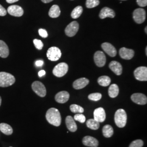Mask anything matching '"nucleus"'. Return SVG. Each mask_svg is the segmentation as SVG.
I'll list each match as a JSON object with an SVG mask.
<instances>
[{
    "label": "nucleus",
    "instance_id": "nucleus-27",
    "mask_svg": "<svg viewBox=\"0 0 147 147\" xmlns=\"http://www.w3.org/2000/svg\"><path fill=\"white\" fill-rule=\"evenodd\" d=\"M87 126L92 130H97L100 127V124L98 121H95L94 119H90L87 121Z\"/></svg>",
    "mask_w": 147,
    "mask_h": 147
},
{
    "label": "nucleus",
    "instance_id": "nucleus-34",
    "mask_svg": "<svg viewBox=\"0 0 147 147\" xmlns=\"http://www.w3.org/2000/svg\"><path fill=\"white\" fill-rule=\"evenodd\" d=\"M143 144V141L141 140H136L132 142L129 147H142Z\"/></svg>",
    "mask_w": 147,
    "mask_h": 147
},
{
    "label": "nucleus",
    "instance_id": "nucleus-43",
    "mask_svg": "<svg viewBox=\"0 0 147 147\" xmlns=\"http://www.w3.org/2000/svg\"><path fill=\"white\" fill-rule=\"evenodd\" d=\"M1 101H2V100H1V97L0 96V106L1 105Z\"/></svg>",
    "mask_w": 147,
    "mask_h": 147
},
{
    "label": "nucleus",
    "instance_id": "nucleus-26",
    "mask_svg": "<svg viewBox=\"0 0 147 147\" xmlns=\"http://www.w3.org/2000/svg\"><path fill=\"white\" fill-rule=\"evenodd\" d=\"M102 134L104 136L110 138L113 135V129L110 125H106L102 128Z\"/></svg>",
    "mask_w": 147,
    "mask_h": 147
},
{
    "label": "nucleus",
    "instance_id": "nucleus-41",
    "mask_svg": "<svg viewBox=\"0 0 147 147\" xmlns=\"http://www.w3.org/2000/svg\"><path fill=\"white\" fill-rule=\"evenodd\" d=\"M19 0H6V2L8 3H15L16 2L18 1Z\"/></svg>",
    "mask_w": 147,
    "mask_h": 147
},
{
    "label": "nucleus",
    "instance_id": "nucleus-33",
    "mask_svg": "<svg viewBox=\"0 0 147 147\" xmlns=\"http://www.w3.org/2000/svg\"><path fill=\"white\" fill-rule=\"evenodd\" d=\"M74 119L76 121H78L81 123H84L86 121V117L82 113H77L74 116Z\"/></svg>",
    "mask_w": 147,
    "mask_h": 147
},
{
    "label": "nucleus",
    "instance_id": "nucleus-24",
    "mask_svg": "<svg viewBox=\"0 0 147 147\" xmlns=\"http://www.w3.org/2000/svg\"><path fill=\"white\" fill-rule=\"evenodd\" d=\"M119 87L116 84H111L109 88V95L112 98L117 97L119 94Z\"/></svg>",
    "mask_w": 147,
    "mask_h": 147
},
{
    "label": "nucleus",
    "instance_id": "nucleus-3",
    "mask_svg": "<svg viewBox=\"0 0 147 147\" xmlns=\"http://www.w3.org/2000/svg\"><path fill=\"white\" fill-rule=\"evenodd\" d=\"M127 115L126 112L123 109H119L117 111L115 115V121L116 125L122 128L126 125Z\"/></svg>",
    "mask_w": 147,
    "mask_h": 147
},
{
    "label": "nucleus",
    "instance_id": "nucleus-6",
    "mask_svg": "<svg viewBox=\"0 0 147 147\" xmlns=\"http://www.w3.org/2000/svg\"><path fill=\"white\" fill-rule=\"evenodd\" d=\"M33 90L40 97H44L47 94V90L45 86L41 82L34 81L32 84Z\"/></svg>",
    "mask_w": 147,
    "mask_h": 147
},
{
    "label": "nucleus",
    "instance_id": "nucleus-14",
    "mask_svg": "<svg viewBox=\"0 0 147 147\" xmlns=\"http://www.w3.org/2000/svg\"><path fill=\"white\" fill-rule=\"evenodd\" d=\"M101 47L103 50L107 55L111 57H115L117 55V50L116 48L114 47L109 42H104L101 45Z\"/></svg>",
    "mask_w": 147,
    "mask_h": 147
},
{
    "label": "nucleus",
    "instance_id": "nucleus-39",
    "mask_svg": "<svg viewBox=\"0 0 147 147\" xmlns=\"http://www.w3.org/2000/svg\"><path fill=\"white\" fill-rule=\"evenodd\" d=\"M44 64V62L42 60H38L36 62V65L37 67H42Z\"/></svg>",
    "mask_w": 147,
    "mask_h": 147
},
{
    "label": "nucleus",
    "instance_id": "nucleus-45",
    "mask_svg": "<svg viewBox=\"0 0 147 147\" xmlns=\"http://www.w3.org/2000/svg\"><path fill=\"white\" fill-rule=\"evenodd\" d=\"M146 55H147V47H146Z\"/></svg>",
    "mask_w": 147,
    "mask_h": 147
},
{
    "label": "nucleus",
    "instance_id": "nucleus-17",
    "mask_svg": "<svg viewBox=\"0 0 147 147\" xmlns=\"http://www.w3.org/2000/svg\"><path fill=\"white\" fill-rule=\"evenodd\" d=\"M115 15V12L113 9L108 7H104L100 11L99 17L101 19H104L106 18H113Z\"/></svg>",
    "mask_w": 147,
    "mask_h": 147
},
{
    "label": "nucleus",
    "instance_id": "nucleus-8",
    "mask_svg": "<svg viewBox=\"0 0 147 147\" xmlns=\"http://www.w3.org/2000/svg\"><path fill=\"white\" fill-rule=\"evenodd\" d=\"M146 11L142 8H137L133 12V19L137 24H141L146 20Z\"/></svg>",
    "mask_w": 147,
    "mask_h": 147
},
{
    "label": "nucleus",
    "instance_id": "nucleus-29",
    "mask_svg": "<svg viewBox=\"0 0 147 147\" xmlns=\"http://www.w3.org/2000/svg\"><path fill=\"white\" fill-rule=\"evenodd\" d=\"M83 12V8L82 7L79 5L75 7L72 11L71 13V16L73 19H78L80 16H81Z\"/></svg>",
    "mask_w": 147,
    "mask_h": 147
},
{
    "label": "nucleus",
    "instance_id": "nucleus-32",
    "mask_svg": "<svg viewBox=\"0 0 147 147\" xmlns=\"http://www.w3.org/2000/svg\"><path fill=\"white\" fill-rule=\"evenodd\" d=\"M89 100L97 101L100 100L102 98V95L100 93H94L90 94L88 96Z\"/></svg>",
    "mask_w": 147,
    "mask_h": 147
},
{
    "label": "nucleus",
    "instance_id": "nucleus-11",
    "mask_svg": "<svg viewBox=\"0 0 147 147\" xmlns=\"http://www.w3.org/2000/svg\"><path fill=\"white\" fill-rule=\"evenodd\" d=\"M132 101L138 105H146L147 102V96L142 93H134L131 96Z\"/></svg>",
    "mask_w": 147,
    "mask_h": 147
},
{
    "label": "nucleus",
    "instance_id": "nucleus-22",
    "mask_svg": "<svg viewBox=\"0 0 147 147\" xmlns=\"http://www.w3.org/2000/svg\"><path fill=\"white\" fill-rule=\"evenodd\" d=\"M9 53V49L5 42L0 40V57L2 58H6Z\"/></svg>",
    "mask_w": 147,
    "mask_h": 147
},
{
    "label": "nucleus",
    "instance_id": "nucleus-28",
    "mask_svg": "<svg viewBox=\"0 0 147 147\" xmlns=\"http://www.w3.org/2000/svg\"><path fill=\"white\" fill-rule=\"evenodd\" d=\"M98 82L101 86L107 87L110 84L111 79L107 76H101L98 79Z\"/></svg>",
    "mask_w": 147,
    "mask_h": 147
},
{
    "label": "nucleus",
    "instance_id": "nucleus-46",
    "mask_svg": "<svg viewBox=\"0 0 147 147\" xmlns=\"http://www.w3.org/2000/svg\"><path fill=\"white\" fill-rule=\"evenodd\" d=\"M121 1H126V0H121Z\"/></svg>",
    "mask_w": 147,
    "mask_h": 147
},
{
    "label": "nucleus",
    "instance_id": "nucleus-23",
    "mask_svg": "<svg viewBox=\"0 0 147 147\" xmlns=\"http://www.w3.org/2000/svg\"><path fill=\"white\" fill-rule=\"evenodd\" d=\"M61 14V10L57 5H53L49 11V16L52 18H58Z\"/></svg>",
    "mask_w": 147,
    "mask_h": 147
},
{
    "label": "nucleus",
    "instance_id": "nucleus-25",
    "mask_svg": "<svg viewBox=\"0 0 147 147\" xmlns=\"http://www.w3.org/2000/svg\"><path fill=\"white\" fill-rule=\"evenodd\" d=\"M0 131L7 135H11L13 132L12 127L6 123L0 124Z\"/></svg>",
    "mask_w": 147,
    "mask_h": 147
},
{
    "label": "nucleus",
    "instance_id": "nucleus-4",
    "mask_svg": "<svg viewBox=\"0 0 147 147\" xmlns=\"http://www.w3.org/2000/svg\"><path fill=\"white\" fill-rule=\"evenodd\" d=\"M68 65L67 63H60L55 67L53 69V74L58 78H61L67 73Z\"/></svg>",
    "mask_w": 147,
    "mask_h": 147
},
{
    "label": "nucleus",
    "instance_id": "nucleus-42",
    "mask_svg": "<svg viewBox=\"0 0 147 147\" xmlns=\"http://www.w3.org/2000/svg\"><path fill=\"white\" fill-rule=\"evenodd\" d=\"M53 0H42V2L45 3H49V2H51V1H53Z\"/></svg>",
    "mask_w": 147,
    "mask_h": 147
},
{
    "label": "nucleus",
    "instance_id": "nucleus-5",
    "mask_svg": "<svg viewBox=\"0 0 147 147\" xmlns=\"http://www.w3.org/2000/svg\"><path fill=\"white\" fill-rule=\"evenodd\" d=\"M47 56L49 60L51 61H57L61 58L62 56V53L59 48L53 47L48 49Z\"/></svg>",
    "mask_w": 147,
    "mask_h": 147
},
{
    "label": "nucleus",
    "instance_id": "nucleus-10",
    "mask_svg": "<svg viewBox=\"0 0 147 147\" xmlns=\"http://www.w3.org/2000/svg\"><path fill=\"white\" fill-rule=\"evenodd\" d=\"M94 60L95 64L99 67H102L105 65L106 58L105 53L102 51H98L95 53L94 56Z\"/></svg>",
    "mask_w": 147,
    "mask_h": 147
},
{
    "label": "nucleus",
    "instance_id": "nucleus-12",
    "mask_svg": "<svg viewBox=\"0 0 147 147\" xmlns=\"http://www.w3.org/2000/svg\"><path fill=\"white\" fill-rule=\"evenodd\" d=\"M7 11L11 16L16 17H20L24 14V10L19 5H11L8 8Z\"/></svg>",
    "mask_w": 147,
    "mask_h": 147
},
{
    "label": "nucleus",
    "instance_id": "nucleus-44",
    "mask_svg": "<svg viewBox=\"0 0 147 147\" xmlns=\"http://www.w3.org/2000/svg\"><path fill=\"white\" fill-rule=\"evenodd\" d=\"M147 27H146V28H145V31H146V34L147 33Z\"/></svg>",
    "mask_w": 147,
    "mask_h": 147
},
{
    "label": "nucleus",
    "instance_id": "nucleus-19",
    "mask_svg": "<svg viewBox=\"0 0 147 147\" xmlns=\"http://www.w3.org/2000/svg\"><path fill=\"white\" fill-rule=\"evenodd\" d=\"M88 79L82 78L75 80L73 83V87L75 89H81L84 88L89 84Z\"/></svg>",
    "mask_w": 147,
    "mask_h": 147
},
{
    "label": "nucleus",
    "instance_id": "nucleus-38",
    "mask_svg": "<svg viewBox=\"0 0 147 147\" xmlns=\"http://www.w3.org/2000/svg\"><path fill=\"white\" fill-rule=\"evenodd\" d=\"M6 14H7V11L5 10V8L3 7H2L0 5V16H6Z\"/></svg>",
    "mask_w": 147,
    "mask_h": 147
},
{
    "label": "nucleus",
    "instance_id": "nucleus-13",
    "mask_svg": "<svg viewBox=\"0 0 147 147\" xmlns=\"http://www.w3.org/2000/svg\"><path fill=\"white\" fill-rule=\"evenodd\" d=\"M135 52L133 50L126 47H122L119 50V55L121 57L124 59L129 60L134 57Z\"/></svg>",
    "mask_w": 147,
    "mask_h": 147
},
{
    "label": "nucleus",
    "instance_id": "nucleus-15",
    "mask_svg": "<svg viewBox=\"0 0 147 147\" xmlns=\"http://www.w3.org/2000/svg\"><path fill=\"white\" fill-rule=\"evenodd\" d=\"M94 119L95 121L100 122H104L106 119V112L102 107H99L94 111Z\"/></svg>",
    "mask_w": 147,
    "mask_h": 147
},
{
    "label": "nucleus",
    "instance_id": "nucleus-9",
    "mask_svg": "<svg viewBox=\"0 0 147 147\" xmlns=\"http://www.w3.org/2000/svg\"><path fill=\"white\" fill-rule=\"evenodd\" d=\"M79 23L77 21H73L65 28V34L69 37H74L79 31Z\"/></svg>",
    "mask_w": 147,
    "mask_h": 147
},
{
    "label": "nucleus",
    "instance_id": "nucleus-20",
    "mask_svg": "<svg viewBox=\"0 0 147 147\" xmlns=\"http://www.w3.org/2000/svg\"><path fill=\"white\" fill-rule=\"evenodd\" d=\"M109 68L117 75H121L122 74V65L118 62L115 61H112L109 64Z\"/></svg>",
    "mask_w": 147,
    "mask_h": 147
},
{
    "label": "nucleus",
    "instance_id": "nucleus-30",
    "mask_svg": "<svg viewBox=\"0 0 147 147\" xmlns=\"http://www.w3.org/2000/svg\"><path fill=\"white\" fill-rule=\"evenodd\" d=\"M70 110L73 113H82L84 112V109L81 106L76 104L70 105Z\"/></svg>",
    "mask_w": 147,
    "mask_h": 147
},
{
    "label": "nucleus",
    "instance_id": "nucleus-36",
    "mask_svg": "<svg viewBox=\"0 0 147 147\" xmlns=\"http://www.w3.org/2000/svg\"><path fill=\"white\" fill-rule=\"evenodd\" d=\"M39 34L42 38H47L48 36L47 31L45 30L42 29V28H40L39 30Z\"/></svg>",
    "mask_w": 147,
    "mask_h": 147
},
{
    "label": "nucleus",
    "instance_id": "nucleus-21",
    "mask_svg": "<svg viewBox=\"0 0 147 147\" xmlns=\"http://www.w3.org/2000/svg\"><path fill=\"white\" fill-rule=\"evenodd\" d=\"M65 123L69 130L71 132H75L77 130V125L71 116H68L65 119Z\"/></svg>",
    "mask_w": 147,
    "mask_h": 147
},
{
    "label": "nucleus",
    "instance_id": "nucleus-1",
    "mask_svg": "<svg viewBox=\"0 0 147 147\" xmlns=\"http://www.w3.org/2000/svg\"><path fill=\"white\" fill-rule=\"evenodd\" d=\"M46 119L47 121L53 126H59L61 124V116L59 111L56 108H51L46 113Z\"/></svg>",
    "mask_w": 147,
    "mask_h": 147
},
{
    "label": "nucleus",
    "instance_id": "nucleus-37",
    "mask_svg": "<svg viewBox=\"0 0 147 147\" xmlns=\"http://www.w3.org/2000/svg\"><path fill=\"white\" fill-rule=\"evenodd\" d=\"M136 2L137 5L140 7H144L147 6V0H136Z\"/></svg>",
    "mask_w": 147,
    "mask_h": 147
},
{
    "label": "nucleus",
    "instance_id": "nucleus-35",
    "mask_svg": "<svg viewBox=\"0 0 147 147\" xmlns=\"http://www.w3.org/2000/svg\"><path fill=\"white\" fill-rule=\"evenodd\" d=\"M33 43L34 44L35 47L37 48L38 50H42L44 46V44L40 40L35 39L33 40Z\"/></svg>",
    "mask_w": 147,
    "mask_h": 147
},
{
    "label": "nucleus",
    "instance_id": "nucleus-16",
    "mask_svg": "<svg viewBox=\"0 0 147 147\" xmlns=\"http://www.w3.org/2000/svg\"><path fill=\"white\" fill-rule=\"evenodd\" d=\"M82 143L84 146L87 147H98L99 145V142L95 138L89 136L84 137Z\"/></svg>",
    "mask_w": 147,
    "mask_h": 147
},
{
    "label": "nucleus",
    "instance_id": "nucleus-7",
    "mask_svg": "<svg viewBox=\"0 0 147 147\" xmlns=\"http://www.w3.org/2000/svg\"><path fill=\"white\" fill-rule=\"evenodd\" d=\"M135 79L141 81H147V68L146 67H140L134 71Z\"/></svg>",
    "mask_w": 147,
    "mask_h": 147
},
{
    "label": "nucleus",
    "instance_id": "nucleus-18",
    "mask_svg": "<svg viewBox=\"0 0 147 147\" xmlns=\"http://www.w3.org/2000/svg\"><path fill=\"white\" fill-rule=\"evenodd\" d=\"M70 95L67 91H62L58 93L55 96V100L60 104H64L68 101Z\"/></svg>",
    "mask_w": 147,
    "mask_h": 147
},
{
    "label": "nucleus",
    "instance_id": "nucleus-40",
    "mask_svg": "<svg viewBox=\"0 0 147 147\" xmlns=\"http://www.w3.org/2000/svg\"><path fill=\"white\" fill-rule=\"evenodd\" d=\"M45 73H45V70H40V71H39L38 75H39V77H42V76H44V75H45Z\"/></svg>",
    "mask_w": 147,
    "mask_h": 147
},
{
    "label": "nucleus",
    "instance_id": "nucleus-2",
    "mask_svg": "<svg viewBox=\"0 0 147 147\" xmlns=\"http://www.w3.org/2000/svg\"><path fill=\"white\" fill-rule=\"evenodd\" d=\"M16 82L14 76L6 72H0V87H7L11 86Z\"/></svg>",
    "mask_w": 147,
    "mask_h": 147
},
{
    "label": "nucleus",
    "instance_id": "nucleus-31",
    "mask_svg": "<svg viewBox=\"0 0 147 147\" xmlns=\"http://www.w3.org/2000/svg\"><path fill=\"white\" fill-rule=\"evenodd\" d=\"M100 4L99 0H87L86 5L88 8H93Z\"/></svg>",
    "mask_w": 147,
    "mask_h": 147
}]
</instances>
